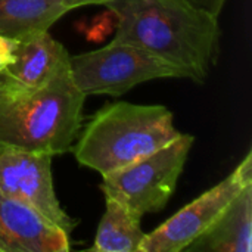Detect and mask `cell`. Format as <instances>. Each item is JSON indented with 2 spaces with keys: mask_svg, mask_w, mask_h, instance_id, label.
Instances as JSON below:
<instances>
[{
  "mask_svg": "<svg viewBox=\"0 0 252 252\" xmlns=\"http://www.w3.org/2000/svg\"><path fill=\"white\" fill-rule=\"evenodd\" d=\"M248 185H252L251 151L224 180L185 205L159 227L145 233L139 252L186 251L189 245L214 226L238 193Z\"/></svg>",
  "mask_w": 252,
  "mask_h": 252,
  "instance_id": "obj_6",
  "label": "cell"
},
{
  "mask_svg": "<svg viewBox=\"0 0 252 252\" xmlns=\"http://www.w3.org/2000/svg\"><path fill=\"white\" fill-rule=\"evenodd\" d=\"M86 94L69 63L44 86L0 92V151L66 154L78 136Z\"/></svg>",
  "mask_w": 252,
  "mask_h": 252,
  "instance_id": "obj_2",
  "label": "cell"
},
{
  "mask_svg": "<svg viewBox=\"0 0 252 252\" xmlns=\"http://www.w3.org/2000/svg\"><path fill=\"white\" fill-rule=\"evenodd\" d=\"M71 77L87 94L121 96L134 86L155 78H190L192 75L165 59L128 43L108 46L69 56Z\"/></svg>",
  "mask_w": 252,
  "mask_h": 252,
  "instance_id": "obj_4",
  "label": "cell"
},
{
  "mask_svg": "<svg viewBox=\"0 0 252 252\" xmlns=\"http://www.w3.org/2000/svg\"><path fill=\"white\" fill-rule=\"evenodd\" d=\"M16 89H22L6 71L0 72V92L3 90H16Z\"/></svg>",
  "mask_w": 252,
  "mask_h": 252,
  "instance_id": "obj_15",
  "label": "cell"
},
{
  "mask_svg": "<svg viewBox=\"0 0 252 252\" xmlns=\"http://www.w3.org/2000/svg\"><path fill=\"white\" fill-rule=\"evenodd\" d=\"M106 210L97 226L93 247L96 252H139L145 238L140 220L143 216L124 204L105 196Z\"/></svg>",
  "mask_w": 252,
  "mask_h": 252,
  "instance_id": "obj_12",
  "label": "cell"
},
{
  "mask_svg": "<svg viewBox=\"0 0 252 252\" xmlns=\"http://www.w3.org/2000/svg\"><path fill=\"white\" fill-rule=\"evenodd\" d=\"M180 134L167 106L115 102L92 117L71 151L78 164L103 177L151 155Z\"/></svg>",
  "mask_w": 252,
  "mask_h": 252,
  "instance_id": "obj_3",
  "label": "cell"
},
{
  "mask_svg": "<svg viewBox=\"0 0 252 252\" xmlns=\"http://www.w3.org/2000/svg\"><path fill=\"white\" fill-rule=\"evenodd\" d=\"M186 1L190 6H193L199 10H204L216 18H219L224 3H226V0H186Z\"/></svg>",
  "mask_w": 252,
  "mask_h": 252,
  "instance_id": "obj_14",
  "label": "cell"
},
{
  "mask_svg": "<svg viewBox=\"0 0 252 252\" xmlns=\"http://www.w3.org/2000/svg\"><path fill=\"white\" fill-rule=\"evenodd\" d=\"M117 18L114 41L142 47L186 69L202 83L220 53L219 18L186 0H109Z\"/></svg>",
  "mask_w": 252,
  "mask_h": 252,
  "instance_id": "obj_1",
  "label": "cell"
},
{
  "mask_svg": "<svg viewBox=\"0 0 252 252\" xmlns=\"http://www.w3.org/2000/svg\"><path fill=\"white\" fill-rule=\"evenodd\" d=\"M16 41L6 38L0 34V72L6 71L13 59V50H15Z\"/></svg>",
  "mask_w": 252,
  "mask_h": 252,
  "instance_id": "obj_13",
  "label": "cell"
},
{
  "mask_svg": "<svg viewBox=\"0 0 252 252\" xmlns=\"http://www.w3.org/2000/svg\"><path fill=\"white\" fill-rule=\"evenodd\" d=\"M193 142L192 134L182 133L151 155L103 176L102 192L140 216L161 211L176 190Z\"/></svg>",
  "mask_w": 252,
  "mask_h": 252,
  "instance_id": "obj_5",
  "label": "cell"
},
{
  "mask_svg": "<svg viewBox=\"0 0 252 252\" xmlns=\"http://www.w3.org/2000/svg\"><path fill=\"white\" fill-rule=\"evenodd\" d=\"M65 4L72 10V9H77V7H81V6H92V4H106L109 0H63Z\"/></svg>",
  "mask_w": 252,
  "mask_h": 252,
  "instance_id": "obj_16",
  "label": "cell"
},
{
  "mask_svg": "<svg viewBox=\"0 0 252 252\" xmlns=\"http://www.w3.org/2000/svg\"><path fill=\"white\" fill-rule=\"evenodd\" d=\"M49 154L0 151V192L34 208L53 224L71 235L77 226L59 204Z\"/></svg>",
  "mask_w": 252,
  "mask_h": 252,
  "instance_id": "obj_7",
  "label": "cell"
},
{
  "mask_svg": "<svg viewBox=\"0 0 252 252\" xmlns=\"http://www.w3.org/2000/svg\"><path fill=\"white\" fill-rule=\"evenodd\" d=\"M69 10L63 0H0V34L13 41L30 38Z\"/></svg>",
  "mask_w": 252,
  "mask_h": 252,
  "instance_id": "obj_11",
  "label": "cell"
},
{
  "mask_svg": "<svg viewBox=\"0 0 252 252\" xmlns=\"http://www.w3.org/2000/svg\"><path fill=\"white\" fill-rule=\"evenodd\" d=\"M69 63V53L49 31L16 41L13 59L6 72L25 90L47 84Z\"/></svg>",
  "mask_w": 252,
  "mask_h": 252,
  "instance_id": "obj_9",
  "label": "cell"
},
{
  "mask_svg": "<svg viewBox=\"0 0 252 252\" xmlns=\"http://www.w3.org/2000/svg\"><path fill=\"white\" fill-rule=\"evenodd\" d=\"M252 185L244 188L214 226L186 251L251 252Z\"/></svg>",
  "mask_w": 252,
  "mask_h": 252,
  "instance_id": "obj_10",
  "label": "cell"
},
{
  "mask_svg": "<svg viewBox=\"0 0 252 252\" xmlns=\"http://www.w3.org/2000/svg\"><path fill=\"white\" fill-rule=\"evenodd\" d=\"M0 252H1V250H0Z\"/></svg>",
  "mask_w": 252,
  "mask_h": 252,
  "instance_id": "obj_17",
  "label": "cell"
},
{
  "mask_svg": "<svg viewBox=\"0 0 252 252\" xmlns=\"http://www.w3.org/2000/svg\"><path fill=\"white\" fill-rule=\"evenodd\" d=\"M1 252H66L69 235L34 208L0 192Z\"/></svg>",
  "mask_w": 252,
  "mask_h": 252,
  "instance_id": "obj_8",
  "label": "cell"
}]
</instances>
